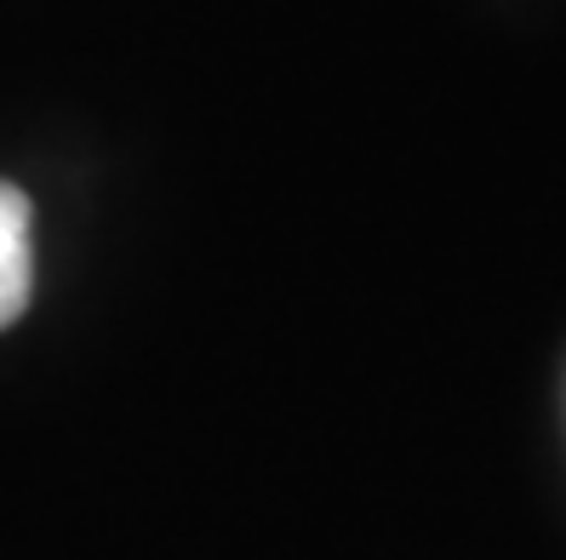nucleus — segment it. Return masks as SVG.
Segmentation results:
<instances>
[{
  "mask_svg": "<svg viewBox=\"0 0 566 560\" xmlns=\"http://www.w3.org/2000/svg\"><path fill=\"white\" fill-rule=\"evenodd\" d=\"M29 194L18 183H0V326H12L29 309L35 286V252H29Z\"/></svg>",
  "mask_w": 566,
  "mask_h": 560,
  "instance_id": "1",
  "label": "nucleus"
}]
</instances>
